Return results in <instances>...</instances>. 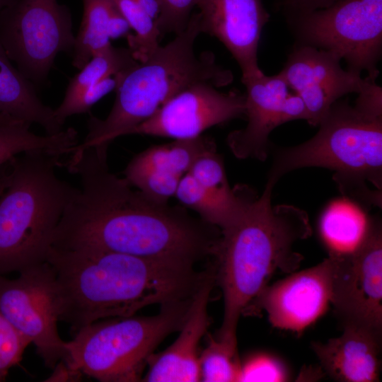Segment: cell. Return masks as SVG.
I'll return each mask as SVG.
<instances>
[{
	"label": "cell",
	"instance_id": "obj_15",
	"mask_svg": "<svg viewBox=\"0 0 382 382\" xmlns=\"http://www.w3.org/2000/svg\"><path fill=\"white\" fill-rule=\"evenodd\" d=\"M331 294L332 261L328 257L314 267L267 284L250 311L264 309L274 327L300 332L324 314Z\"/></svg>",
	"mask_w": 382,
	"mask_h": 382
},
{
	"label": "cell",
	"instance_id": "obj_18",
	"mask_svg": "<svg viewBox=\"0 0 382 382\" xmlns=\"http://www.w3.org/2000/svg\"><path fill=\"white\" fill-rule=\"evenodd\" d=\"M342 328L340 336L325 343H311L321 369L337 381H378L381 364V337L354 325Z\"/></svg>",
	"mask_w": 382,
	"mask_h": 382
},
{
	"label": "cell",
	"instance_id": "obj_10",
	"mask_svg": "<svg viewBox=\"0 0 382 382\" xmlns=\"http://www.w3.org/2000/svg\"><path fill=\"white\" fill-rule=\"evenodd\" d=\"M9 279L0 275V312L33 344L46 367L53 369L69 353L59 336L54 273L45 262Z\"/></svg>",
	"mask_w": 382,
	"mask_h": 382
},
{
	"label": "cell",
	"instance_id": "obj_22",
	"mask_svg": "<svg viewBox=\"0 0 382 382\" xmlns=\"http://www.w3.org/2000/svg\"><path fill=\"white\" fill-rule=\"evenodd\" d=\"M175 197L185 207L196 212L202 220L223 231L241 217L257 195L253 192L240 202H231L209 191L186 173L179 183Z\"/></svg>",
	"mask_w": 382,
	"mask_h": 382
},
{
	"label": "cell",
	"instance_id": "obj_23",
	"mask_svg": "<svg viewBox=\"0 0 382 382\" xmlns=\"http://www.w3.org/2000/svg\"><path fill=\"white\" fill-rule=\"evenodd\" d=\"M30 127V124L22 121L0 127V166L19 154L33 150L64 155L79 143L78 134L74 128L55 134L38 135L31 132Z\"/></svg>",
	"mask_w": 382,
	"mask_h": 382
},
{
	"label": "cell",
	"instance_id": "obj_7",
	"mask_svg": "<svg viewBox=\"0 0 382 382\" xmlns=\"http://www.w3.org/2000/svg\"><path fill=\"white\" fill-rule=\"evenodd\" d=\"M191 299L161 305L154 316L100 320L83 326L66 342L65 362L102 382L140 381L155 349L180 329Z\"/></svg>",
	"mask_w": 382,
	"mask_h": 382
},
{
	"label": "cell",
	"instance_id": "obj_35",
	"mask_svg": "<svg viewBox=\"0 0 382 382\" xmlns=\"http://www.w3.org/2000/svg\"><path fill=\"white\" fill-rule=\"evenodd\" d=\"M82 375L79 371L69 367L61 360L53 368V373L46 381H76L81 379Z\"/></svg>",
	"mask_w": 382,
	"mask_h": 382
},
{
	"label": "cell",
	"instance_id": "obj_25",
	"mask_svg": "<svg viewBox=\"0 0 382 382\" xmlns=\"http://www.w3.org/2000/svg\"><path fill=\"white\" fill-rule=\"evenodd\" d=\"M138 62L129 48L110 45L94 55L70 80L64 99L58 108L66 107L87 88L104 79L125 71Z\"/></svg>",
	"mask_w": 382,
	"mask_h": 382
},
{
	"label": "cell",
	"instance_id": "obj_32",
	"mask_svg": "<svg viewBox=\"0 0 382 382\" xmlns=\"http://www.w3.org/2000/svg\"><path fill=\"white\" fill-rule=\"evenodd\" d=\"M287 378L284 366L266 354H257L241 362L239 381H283Z\"/></svg>",
	"mask_w": 382,
	"mask_h": 382
},
{
	"label": "cell",
	"instance_id": "obj_19",
	"mask_svg": "<svg viewBox=\"0 0 382 382\" xmlns=\"http://www.w3.org/2000/svg\"><path fill=\"white\" fill-rule=\"evenodd\" d=\"M0 113L30 125L37 124L46 134H55L64 129L54 110L42 103L33 83L13 66L1 45Z\"/></svg>",
	"mask_w": 382,
	"mask_h": 382
},
{
	"label": "cell",
	"instance_id": "obj_5",
	"mask_svg": "<svg viewBox=\"0 0 382 382\" xmlns=\"http://www.w3.org/2000/svg\"><path fill=\"white\" fill-rule=\"evenodd\" d=\"M62 156L33 150L9 161L0 195V275L46 262L54 231L78 190L57 175Z\"/></svg>",
	"mask_w": 382,
	"mask_h": 382
},
{
	"label": "cell",
	"instance_id": "obj_3",
	"mask_svg": "<svg viewBox=\"0 0 382 382\" xmlns=\"http://www.w3.org/2000/svg\"><path fill=\"white\" fill-rule=\"evenodd\" d=\"M273 187L267 183L241 217L221 231L213 252L224 296L216 338L235 346L241 316L250 311L274 273L299 268L303 257L294 245L312 233L305 211L289 204L272 205Z\"/></svg>",
	"mask_w": 382,
	"mask_h": 382
},
{
	"label": "cell",
	"instance_id": "obj_26",
	"mask_svg": "<svg viewBox=\"0 0 382 382\" xmlns=\"http://www.w3.org/2000/svg\"><path fill=\"white\" fill-rule=\"evenodd\" d=\"M187 173L202 187L231 202H240L253 192L247 185L231 187L224 161L216 152V146L199 155Z\"/></svg>",
	"mask_w": 382,
	"mask_h": 382
},
{
	"label": "cell",
	"instance_id": "obj_29",
	"mask_svg": "<svg viewBox=\"0 0 382 382\" xmlns=\"http://www.w3.org/2000/svg\"><path fill=\"white\" fill-rule=\"evenodd\" d=\"M182 177L156 171H146L125 176V179L149 198L166 204L175 196Z\"/></svg>",
	"mask_w": 382,
	"mask_h": 382
},
{
	"label": "cell",
	"instance_id": "obj_37",
	"mask_svg": "<svg viewBox=\"0 0 382 382\" xmlns=\"http://www.w3.org/2000/svg\"><path fill=\"white\" fill-rule=\"evenodd\" d=\"M14 121H18L7 115L0 113V127L11 123Z\"/></svg>",
	"mask_w": 382,
	"mask_h": 382
},
{
	"label": "cell",
	"instance_id": "obj_2",
	"mask_svg": "<svg viewBox=\"0 0 382 382\" xmlns=\"http://www.w3.org/2000/svg\"><path fill=\"white\" fill-rule=\"evenodd\" d=\"M46 262L54 273L59 321L76 331L148 306L190 299L205 275L194 265L92 248L51 246Z\"/></svg>",
	"mask_w": 382,
	"mask_h": 382
},
{
	"label": "cell",
	"instance_id": "obj_33",
	"mask_svg": "<svg viewBox=\"0 0 382 382\" xmlns=\"http://www.w3.org/2000/svg\"><path fill=\"white\" fill-rule=\"evenodd\" d=\"M338 0H278L286 18L326 8Z\"/></svg>",
	"mask_w": 382,
	"mask_h": 382
},
{
	"label": "cell",
	"instance_id": "obj_31",
	"mask_svg": "<svg viewBox=\"0 0 382 382\" xmlns=\"http://www.w3.org/2000/svg\"><path fill=\"white\" fill-rule=\"evenodd\" d=\"M160 14L156 25L161 33H175L183 31L190 18L197 0H158Z\"/></svg>",
	"mask_w": 382,
	"mask_h": 382
},
{
	"label": "cell",
	"instance_id": "obj_8",
	"mask_svg": "<svg viewBox=\"0 0 382 382\" xmlns=\"http://www.w3.org/2000/svg\"><path fill=\"white\" fill-rule=\"evenodd\" d=\"M298 40L328 51L347 69L378 76L382 51V0H338L318 10L286 18Z\"/></svg>",
	"mask_w": 382,
	"mask_h": 382
},
{
	"label": "cell",
	"instance_id": "obj_39",
	"mask_svg": "<svg viewBox=\"0 0 382 382\" xmlns=\"http://www.w3.org/2000/svg\"><path fill=\"white\" fill-rule=\"evenodd\" d=\"M17 0H0V12L7 6L11 5Z\"/></svg>",
	"mask_w": 382,
	"mask_h": 382
},
{
	"label": "cell",
	"instance_id": "obj_14",
	"mask_svg": "<svg viewBox=\"0 0 382 382\" xmlns=\"http://www.w3.org/2000/svg\"><path fill=\"white\" fill-rule=\"evenodd\" d=\"M245 115V94L219 91L208 83H197L175 96L151 117L127 134H146L187 139L206 129Z\"/></svg>",
	"mask_w": 382,
	"mask_h": 382
},
{
	"label": "cell",
	"instance_id": "obj_21",
	"mask_svg": "<svg viewBox=\"0 0 382 382\" xmlns=\"http://www.w3.org/2000/svg\"><path fill=\"white\" fill-rule=\"evenodd\" d=\"M371 221L361 208L351 200L330 203L320 220V232L329 254H347L356 250L366 237Z\"/></svg>",
	"mask_w": 382,
	"mask_h": 382
},
{
	"label": "cell",
	"instance_id": "obj_13",
	"mask_svg": "<svg viewBox=\"0 0 382 382\" xmlns=\"http://www.w3.org/2000/svg\"><path fill=\"white\" fill-rule=\"evenodd\" d=\"M335 54L313 46L297 44L279 73L303 101L306 121L318 125L330 108L342 96L359 93L373 77L348 69Z\"/></svg>",
	"mask_w": 382,
	"mask_h": 382
},
{
	"label": "cell",
	"instance_id": "obj_11",
	"mask_svg": "<svg viewBox=\"0 0 382 382\" xmlns=\"http://www.w3.org/2000/svg\"><path fill=\"white\" fill-rule=\"evenodd\" d=\"M332 261L331 304L342 325H354L382 336V231L372 221L353 252L329 254Z\"/></svg>",
	"mask_w": 382,
	"mask_h": 382
},
{
	"label": "cell",
	"instance_id": "obj_6",
	"mask_svg": "<svg viewBox=\"0 0 382 382\" xmlns=\"http://www.w3.org/2000/svg\"><path fill=\"white\" fill-rule=\"evenodd\" d=\"M309 140L277 151L267 177L274 185L294 170L320 167L335 171L337 185L369 182L382 185V115L337 101Z\"/></svg>",
	"mask_w": 382,
	"mask_h": 382
},
{
	"label": "cell",
	"instance_id": "obj_36",
	"mask_svg": "<svg viewBox=\"0 0 382 382\" xmlns=\"http://www.w3.org/2000/svg\"><path fill=\"white\" fill-rule=\"evenodd\" d=\"M138 1L146 13L156 22L161 11L158 0H138Z\"/></svg>",
	"mask_w": 382,
	"mask_h": 382
},
{
	"label": "cell",
	"instance_id": "obj_24",
	"mask_svg": "<svg viewBox=\"0 0 382 382\" xmlns=\"http://www.w3.org/2000/svg\"><path fill=\"white\" fill-rule=\"evenodd\" d=\"M83 17L73 48L74 67L81 69L94 55L111 45L108 27L115 0H82Z\"/></svg>",
	"mask_w": 382,
	"mask_h": 382
},
{
	"label": "cell",
	"instance_id": "obj_4",
	"mask_svg": "<svg viewBox=\"0 0 382 382\" xmlns=\"http://www.w3.org/2000/svg\"><path fill=\"white\" fill-rule=\"evenodd\" d=\"M201 33L199 13H192L185 29L172 41L118 74L115 100L109 115L104 120L90 117L88 133L76 149L110 144L193 85L208 83L218 88L231 84L233 73L218 64L212 52H195V42Z\"/></svg>",
	"mask_w": 382,
	"mask_h": 382
},
{
	"label": "cell",
	"instance_id": "obj_34",
	"mask_svg": "<svg viewBox=\"0 0 382 382\" xmlns=\"http://www.w3.org/2000/svg\"><path fill=\"white\" fill-rule=\"evenodd\" d=\"M129 24L116 5L110 18L108 27V35L110 40L127 37L131 34Z\"/></svg>",
	"mask_w": 382,
	"mask_h": 382
},
{
	"label": "cell",
	"instance_id": "obj_9",
	"mask_svg": "<svg viewBox=\"0 0 382 382\" xmlns=\"http://www.w3.org/2000/svg\"><path fill=\"white\" fill-rule=\"evenodd\" d=\"M69 8L57 0H17L0 12V45L33 83L47 77L60 52L73 50Z\"/></svg>",
	"mask_w": 382,
	"mask_h": 382
},
{
	"label": "cell",
	"instance_id": "obj_12",
	"mask_svg": "<svg viewBox=\"0 0 382 382\" xmlns=\"http://www.w3.org/2000/svg\"><path fill=\"white\" fill-rule=\"evenodd\" d=\"M245 86L246 125L231 132L228 145L238 158L264 161L269 153V136L278 126L294 120H306L301 99L279 74L267 76L262 71L241 79Z\"/></svg>",
	"mask_w": 382,
	"mask_h": 382
},
{
	"label": "cell",
	"instance_id": "obj_16",
	"mask_svg": "<svg viewBox=\"0 0 382 382\" xmlns=\"http://www.w3.org/2000/svg\"><path fill=\"white\" fill-rule=\"evenodd\" d=\"M201 32L218 39L238 64L241 79L262 70L257 50L270 13L262 0H197Z\"/></svg>",
	"mask_w": 382,
	"mask_h": 382
},
{
	"label": "cell",
	"instance_id": "obj_1",
	"mask_svg": "<svg viewBox=\"0 0 382 382\" xmlns=\"http://www.w3.org/2000/svg\"><path fill=\"white\" fill-rule=\"evenodd\" d=\"M109 144L74 149L62 165L81 188L65 208L52 246L92 248L151 260L195 265L212 254L217 238L207 223L179 206L152 200L108 163Z\"/></svg>",
	"mask_w": 382,
	"mask_h": 382
},
{
	"label": "cell",
	"instance_id": "obj_17",
	"mask_svg": "<svg viewBox=\"0 0 382 382\" xmlns=\"http://www.w3.org/2000/svg\"><path fill=\"white\" fill-rule=\"evenodd\" d=\"M214 279V274L206 273L192 296L180 334L167 349L149 357L148 371L141 381H199L198 348L210 324L208 303Z\"/></svg>",
	"mask_w": 382,
	"mask_h": 382
},
{
	"label": "cell",
	"instance_id": "obj_27",
	"mask_svg": "<svg viewBox=\"0 0 382 382\" xmlns=\"http://www.w3.org/2000/svg\"><path fill=\"white\" fill-rule=\"evenodd\" d=\"M121 13L127 21L134 34L126 38L133 57L145 61L160 45L161 33L153 20L142 8L138 0H115Z\"/></svg>",
	"mask_w": 382,
	"mask_h": 382
},
{
	"label": "cell",
	"instance_id": "obj_28",
	"mask_svg": "<svg viewBox=\"0 0 382 382\" xmlns=\"http://www.w3.org/2000/svg\"><path fill=\"white\" fill-rule=\"evenodd\" d=\"M199 381H239L241 361L237 346L210 337L199 357Z\"/></svg>",
	"mask_w": 382,
	"mask_h": 382
},
{
	"label": "cell",
	"instance_id": "obj_20",
	"mask_svg": "<svg viewBox=\"0 0 382 382\" xmlns=\"http://www.w3.org/2000/svg\"><path fill=\"white\" fill-rule=\"evenodd\" d=\"M215 146L212 139L200 135L149 147L129 161L125 176L156 171L183 177L199 155Z\"/></svg>",
	"mask_w": 382,
	"mask_h": 382
},
{
	"label": "cell",
	"instance_id": "obj_30",
	"mask_svg": "<svg viewBox=\"0 0 382 382\" xmlns=\"http://www.w3.org/2000/svg\"><path fill=\"white\" fill-rule=\"evenodd\" d=\"M30 344L0 312V381H4L10 369L20 363Z\"/></svg>",
	"mask_w": 382,
	"mask_h": 382
},
{
	"label": "cell",
	"instance_id": "obj_38",
	"mask_svg": "<svg viewBox=\"0 0 382 382\" xmlns=\"http://www.w3.org/2000/svg\"><path fill=\"white\" fill-rule=\"evenodd\" d=\"M6 186V175L5 173L0 174V195Z\"/></svg>",
	"mask_w": 382,
	"mask_h": 382
}]
</instances>
